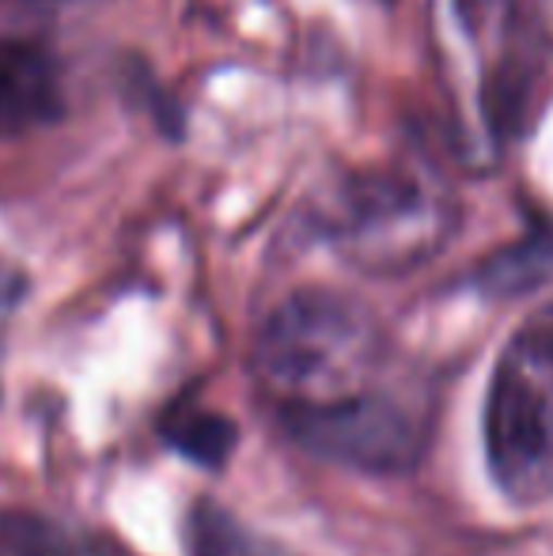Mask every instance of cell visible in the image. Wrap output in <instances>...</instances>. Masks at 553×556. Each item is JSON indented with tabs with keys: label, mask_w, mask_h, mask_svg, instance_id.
Wrapping results in <instances>:
<instances>
[{
	"label": "cell",
	"mask_w": 553,
	"mask_h": 556,
	"mask_svg": "<svg viewBox=\"0 0 553 556\" xmlns=\"http://www.w3.org/2000/svg\"><path fill=\"white\" fill-rule=\"evenodd\" d=\"M384 352V330L361 300L303 288L262 323L251 344V371L280 417H288L368 394Z\"/></svg>",
	"instance_id": "6da1fadb"
},
{
	"label": "cell",
	"mask_w": 553,
	"mask_h": 556,
	"mask_svg": "<svg viewBox=\"0 0 553 556\" xmlns=\"http://www.w3.org/2000/svg\"><path fill=\"white\" fill-rule=\"evenodd\" d=\"M486 458L497 489L516 504L553 496V303L535 311L497 356Z\"/></svg>",
	"instance_id": "7a4b0ae2"
},
{
	"label": "cell",
	"mask_w": 553,
	"mask_h": 556,
	"mask_svg": "<svg viewBox=\"0 0 553 556\" xmlns=\"http://www.w3.org/2000/svg\"><path fill=\"white\" fill-rule=\"evenodd\" d=\"M318 227L353 269L402 277L443 250L455 231V205L428 178L368 170L338 186Z\"/></svg>",
	"instance_id": "3957f363"
},
{
	"label": "cell",
	"mask_w": 553,
	"mask_h": 556,
	"mask_svg": "<svg viewBox=\"0 0 553 556\" xmlns=\"http://www.w3.org/2000/svg\"><path fill=\"white\" fill-rule=\"evenodd\" d=\"M280 420L303 451L361 473H406L432 443L428 402L394 387H372L353 402L288 413Z\"/></svg>",
	"instance_id": "277c9868"
},
{
	"label": "cell",
	"mask_w": 553,
	"mask_h": 556,
	"mask_svg": "<svg viewBox=\"0 0 553 556\" xmlns=\"http://www.w3.org/2000/svg\"><path fill=\"white\" fill-rule=\"evenodd\" d=\"M65 114L58 61L35 42L0 38V137L53 125Z\"/></svg>",
	"instance_id": "5b68a950"
},
{
	"label": "cell",
	"mask_w": 553,
	"mask_h": 556,
	"mask_svg": "<svg viewBox=\"0 0 553 556\" xmlns=\"http://www.w3.org/2000/svg\"><path fill=\"white\" fill-rule=\"evenodd\" d=\"M0 556H126L103 538L73 530L35 511L0 507Z\"/></svg>",
	"instance_id": "8992f818"
},
{
	"label": "cell",
	"mask_w": 553,
	"mask_h": 556,
	"mask_svg": "<svg viewBox=\"0 0 553 556\" xmlns=\"http://www.w3.org/2000/svg\"><path fill=\"white\" fill-rule=\"evenodd\" d=\"M190 556H296L285 542L247 527L243 519L213 500H198L186 515Z\"/></svg>",
	"instance_id": "52a82bcc"
},
{
	"label": "cell",
	"mask_w": 553,
	"mask_h": 556,
	"mask_svg": "<svg viewBox=\"0 0 553 556\" xmlns=\"http://www.w3.org/2000/svg\"><path fill=\"white\" fill-rule=\"evenodd\" d=\"M481 288L493 295H524L553 280V231H535L493 254L478 273Z\"/></svg>",
	"instance_id": "ba28073f"
},
{
	"label": "cell",
	"mask_w": 553,
	"mask_h": 556,
	"mask_svg": "<svg viewBox=\"0 0 553 556\" xmlns=\"http://www.w3.org/2000/svg\"><path fill=\"white\" fill-rule=\"evenodd\" d=\"M163 440L175 446L178 454H186L190 462H198V466L216 469L231 458V451H236V443H239V432L221 413L183 405V409H175L163 420Z\"/></svg>",
	"instance_id": "9c48e42d"
},
{
	"label": "cell",
	"mask_w": 553,
	"mask_h": 556,
	"mask_svg": "<svg viewBox=\"0 0 553 556\" xmlns=\"http://www.w3.org/2000/svg\"><path fill=\"white\" fill-rule=\"evenodd\" d=\"M508 4L512 0H455L458 15H463V23L474 35L486 27H497L504 20V12H508Z\"/></svg>",
	"instance_id": "30bf717a"
}]
</instances>
